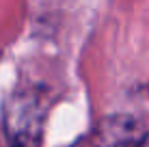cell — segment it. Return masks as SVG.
<instances>
[{
    "mask_svg": "<svg viewBox=\"0 0 149 147\" xmlns=\"http://www.w3.org/2000/svg\"><path fill=\"white\" fill-rule=\"evenodd\" d=\"M48 104L39 91L24 89L4 104V132L11 147H41Z\"/></svg>",
    "mask_w": 149,
    "mask_h": 147,
    "instance_id": "cell-1",
    "label": "cell"
},
{
    "mask_svg": "<svg viewBox=\"0 0 149 147\" xmlns=\"http://www.w3.org/2000/svg\"><path fill=\"white\" fill-rule=\"evenodd\" d=\"M136 147H149V134H147V136H145V139H143V141H141V143H138V145H136Z\"/></svg>",
    "mask_w": 149,
    "mask_h": 147,
    "instance_id": "cell-2",
    "label": "cell"
}]
</instances>
